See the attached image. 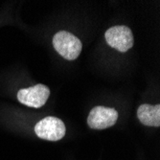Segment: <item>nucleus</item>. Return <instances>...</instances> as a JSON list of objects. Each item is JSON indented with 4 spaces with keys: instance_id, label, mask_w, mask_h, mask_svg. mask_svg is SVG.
<instances>
[{
    "instance_id": "nucleus-4",
    "label": "nucleus",
    "mask_w": 160,
    "mask_h": 160,
    "mask_svg": "<svg viewBox=\"0 0 160 160\" xmlns=\"http://www.w3.org/2000/svg\"><path fill=\"white\" fill-rule=\"evenodd\" d=\"M50 95L49 88L44 84H37L18 92V99L21 104L35 108L44 106Z\"/></svg>"
},
{
    "instance_id": "nucleus-3",
    "label": "nucleus",
    "mask_w": 160,
    "mask_h": 160,
    "mask_svg": "<svg viewBox=\"0 0 160 160\" xmlns=\"http://www.w3.org/2000/svg\"><path fill=\"white\" fill-rule=\"evenodd\" d=\"M108 44L120 52H127L133 46V35L127 26H114L105 34Z\"/></svg>"
},
{
    "instance_id": "nucleus-2",
    "label": "nucleus",
    "mask_w": 160,
    "mask_h": 160,
    "mask_svg": "<svg viewBox=\"0 0 160 160\" xmlns=\"http://www.w3.org/2000/svg\"><path fill=\"white\" fill-rule=\"evenodd\" d=\"M66 128L63 122L53 116L43 118L35 127L36 134L44 140L48 141H59L64 135Z\"/></svg>"
},
{
    "instance_id": "nucleus-1",
    "label": "nucleus",
    "mask_w": 160,
    "mask_h": 160,
    "mask_svg": "<svg viewBox=\"0 0 160 160\" xmlns=\"http://www.w3.org/2000/svg\"><path fill=\"white\" fill-rule=\"evenodd\" d=\"M53 45L55 50L68 61L76 60L80 56L82 48L81 40L66 31H61L55 34L53 38Z\"/></svg>"
},
{
    "instance_id": "nucleus-6",
    "label": "nucleus",
    "mask_w": 160,
    "mask_h": 160,
    "mask_svg": "<svg viewBox=\"0 0 160 160\" xmlns=\"http://www.w3.org/2000/svg\"><path fill=\"white\" fill-rule=\"evenodd\" d=\"M137 117L139 121L148 127L160 126V106H151L148 104L141 105L137 109Z\"/></svg>"
},
{
    "instance_id": "nucleus-5",
    "label": "nucleus",
    "mask_w": 160,
    "mask_h": 160,
    "mask_svg": "<svg viewBox=\"0 0 160 160\" xmlns=\"http://www.w3.org/2000/svg\"><path fill=\"white\" fill-rule=\"evenodd\" d=\"M118 119V112L114 108L106 107H95L91 109L87 124L94 129H104L114 126Z\"/></svg>"
}]
</instances>
